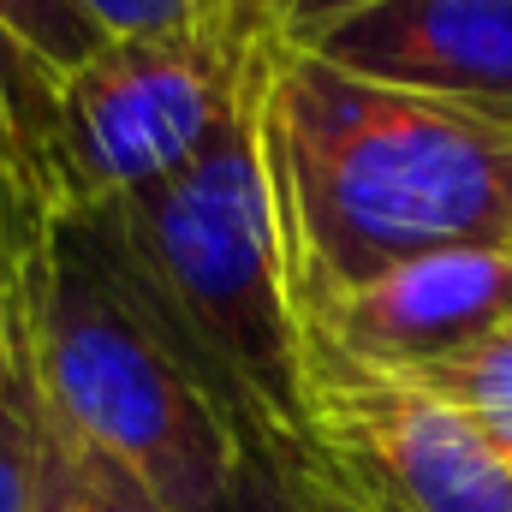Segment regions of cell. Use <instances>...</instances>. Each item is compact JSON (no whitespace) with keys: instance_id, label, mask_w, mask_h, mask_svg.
<instances>
[{"instance_id":"cell-1","label":"cell","mask_w":512,"mask_h":512,"mask_svg":"<svg viewBox=\"0 0 512 512\" xmlns=\"http://www.w3.org/2000/svg\"><path fill=\"white\" fill-rule=\"evenodd\" d=\"M262 161L298 322L441 251H512V126L268 36Z\"/></svg>"},{"instance_id":"cell-2","label":"cell","mask_w":512,"mask_h":512,"mask_svg":"<svg viewBox=\"0 0 512 512\" xmlns=\"http://www.w3.org/2000/svg\"><path fill=\"white\" fill-rule=\"evenodd\" d=\"M262 60L268 36L239 102L179 173L84 221L221 399L239 441L310 447V340L262 161Z\"/></svg>"},{"instance_id":"cell-3","label":"cell","mask_w":512,"mask_h":512,"mask_svg":"<svg viewBox=\"0 0 512 512\" xmlns=\"http://www.w3.org/2000/svg\"><path fill=\"white\" fill-rule=\"evenodd\" d=\"M24 346L42 411L120 459L167 512L227 501L245 441L84 215H60L30 262Z\"/></svg>"},{"instance_id":"cell-4","label":"cell","mask_w":512,"mask_h":512,"mask_svg":"<svg viewBox=\"0 0 512 512\" xmlns=\"http://www.w3.org/2000/svg\"><path fill=\"white\" fill-rule=\"evenodd\" d=\"M251 18L233 6L191 30L108 36L78 72L54 78L48 155L66 215H96L179 173L251 78Z\"/></svg>"},{"instance_id":"cell-5","label":"cell","mask_w":512,"mask_h":512,"mask_svg":"<svg viewBox=\"0 0 512 512\" xmlns=\"http://www.w3.org/2000/svg\"><path fill=\"white\" fill-rule=\"evenodd\" d=\"M310 447L358 512H512V459L399 376L310 358Z\"/></svg>"},{"instance_id":"cell-6","label":"cell","mask_w":512,"mask_h":512,"mask_svg":"<svg viewBox=\"0 0 512 512\" xmlns=\"http://www.w3.org/2000/svg\"><path fill=\"white\" fill-rule=\"evenodd\" d=\"M512 316V251H441L376 274L304 322L310 358L376 376H423Z\"/></svg>"},{"instance_id":"cell-7","label":"cell","mask_w":512,"mask_h":512,"mask_svg":"<svg viewBox=\"0 0 512 512\" xmlns=\"http://www.w3.org/2000/svg\"><path fill=\"white\" fill-rule=\"evenodd\" d=\"M304 54L512 126V0H382Z\"/></svg>"},{"instance_id":"cell-8","label":"cell","mask_w":512,"mask_h":512,"mask_svg":"<svg viewBox=\"0 0 512 512\" xmlns=\"http://www.w3.org/2000/svg\"><path fill=\"white\" fill-rule=\"evenodd\" d=\"M36 512H167L120 459L78 441L42 411V483Z\"/></svg>"},{"instance_id":"cell-9","label":"cell","mask_w":512,"mask_h":512,"mask_svg":"<svg viewBox=\"0 0 512 512\" xmlns=\"http://www.w3.org/2000/svg\"><path fill=\"white\" fill-rule=\"evenodd\" d=\"M215 512H358V507L334 489V477L322 471V459L310 447L251 441V447H239L227 501Z\"/></svg>"},{"instance_id":"cell-10","label":"cell","mask_w":512,"mask_h":512,"mask_svg":"<svg viewBox=\"0 0 512 512\" xmlns=\"http://www.w3.org/2000/svg\"><path fill=\"white\" fill-rule=\"evenodd\" d=\"M399 382L429 387L435 399H447L453 411H465L512 459V316L489 340H477L471 352H459V358H447V364H435L423 376H399Z\"/></svg>"},{"instance_id":"cell-11","label":"cell","mask_w":512,"mask_h":512,"mask_svg":"<svg viewBox=\"0 0 512 512\" xmlns=\"http://www.w3.org/2000/svg\"><path fill=\"white\" fill-rule=\"evenodd\" d=\"M42 483V399L30 352H0V512H36Z\"/></svg>"},{"instance_id":"cell-12","label":"cell","mask_w":512,"mask_h":512,"mask_svg":"<svg viewBox=\"0 0 512 512\" xmlns=\"http://www.w3.org/2000/svg\"><path fill=\"white\" fill-rule=\"evenodd\" d=\"M0 30L24 48V54H36L54 78H66V72H78L108 36L90 24V12L78 6V0H0Z\"/></svg>"},{"instance_id":"cell-13","label":"cell","mask_w":512,"mask_h":512,"mask_svg":"<svg viewBox=\"0 0 512 512\" xmlns=\"http://www.w3.org/2000/svg\"><path fill=\"white\" fill-rule=\"evenodd\" d=\"M90 12V24L102 36H161V30H191L209 24L221 12H233L239 0H78Z\"/></svg>"},{"instance_id":"cell-14","label":"cell","mask_w":512,"mask_h":512,"mask_svg":"<svg viewBox=\"0 0 512 512\" xmlns=\"http://www.w3.org/2000/svg\"><path fill=\"white\" fill-rule=\"evenodd\" d=\"M370 6H382V0H239L251 30L286 42V48H310L322 30H334V24H346Z\"/></svg>"}]
</instances>
